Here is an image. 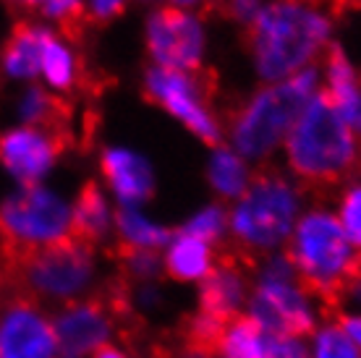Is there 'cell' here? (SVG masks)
<instances>
[{"mask_svg": "<svg viewBox=\"0 0 361 358\" xmlns=\"http://www.w3.org/2000/svg\"><path fill=\"white\" fill-rule=\"evenodd\" d=\"M330 24L298 0H278L254 18L249 27V50L259 76L267 81L290 79L307 66L322 42Z\"/></svg>", "mask_w": 361, "mask_h": 358, "instance_id": "cell-1", "label": "cell"}, {"mask_svg": "<svg viewBox=\"0 0 361 358\" xmlns=\"http://www.w3.org/2000/svg\"><path fill=\"white\" fill-rule=\"evenodd\" d=\"M296 272L301 293L341 304L348 280L361 269V251L351 249L343 225L327 212H312L293 230L283 254Z\"/></svg>", "mask_w": 361, "mask_h": 358, "instance_id": "cell-2", "label": "cell"}, {"mask_svg": "<svg viewBox=\"0 0 361 358\" xmlns=\"http://www.w3.org/2000/svg\"><path fill=\"white\" fill-rule=\"evenodd\" d=\"M286 149L293 173L314 188L341 183L359 165L351 128L325 92L312 97L307 110L290 128Z\"/></svg>", "mask_w": 361, "mask_h": 358, "instance_id": "cell-3", "label": "cell"}, {"mask_svg": "<svg viewBox=\"0 0 361 358\" xmlns=\"http://www.w3.org/2000/svg\"><path fill=\"white\" fill-rule=\"evenodd\" d=\"M90 246L63 235L58 241L18 251H0L8 285L29 298H71L92 280L94 261Z\"/></svg>", "mask_w": 361, "mask_h": 358, "instance_id": "cell-4", "label": "cell"}, {"mask_svg": "<svg viewBox=\"0 0 361 358\" xmlns=\"http://www.w3.org/2000/svg\"><path fill=\"white\" fill-rule=\"evenodd\" d=\"M296 209L298 199L296 191L288 186V180L280 175H270V173L257 175L252 186L241 194L231 215L235 257L226 254L223 259L233 261L235 267L238 261H246L252 267L257 251L272 249L288 235Z\"/></svg>", "mask_w": 361, "mask_h": 358, "instance_id": "cell-5", "label": "cell"}, {"mask_svg": "<svg viewBox=\"0 0 361 358\" xmlns=\"http://www.w3.org/2000/svg\"><path fill=\"white\" fill-rule=\"evenodd\" d=\"M317 90L314 71H298L296 76L262 90L233 121V144L244 157H264L290 134L301 113L307 110Z\"/></svg>", "mask_w": 361, "mask_h": 358, "instance_id": "cell-6", "label": "cell"}, {"mask_svg": "<svg viewBox=\"0 0 361 358\" xmlns=\"http://www.w3.org/2000/svg\"><path fill=\"white\" fill-rule=\"evenodd\" d=\"M71 209L61 197L39 186H24L0 204V251L58 241L68 235Z\"/></svg>", "mask_w": 361, "mask_h": 358, "instance_id": "cell-7", "label": "cell"}, {"mask_svg": "<svg viewBox=\"0 0 361 358\" xmlns=\"http://www.w3.org/2000/svg\"><path fill=\"white\" fill-rule=\"evenodd\" d=\"M53 324L35 298L11 290L0 296V358H53Z\"/></svg>", "mask_w": 361, "mask_h": 358, "instance_id": "cell-8", "label": "cell"}, {"mask_svg": "<svg viewBox=\"0 0 361 358\" xmlns=\"http://www.w3.org/2000/svg\"><path fill=\"white\" fill-rule=\"evenodd\" d=\"M204 92L207 87L186 71H171V68H152L147 73V94L149 99L160 102L173 116L183 121L191 131L204 139L207 144H217L220 128L204 108Z\"/></svg>", "mask_w": 361, "mask_h": 358, "instance_id": "cell-9", "label": "cell"}, {"mask_svg": "<svg viewBox=\"0 0 361 358\" xmlns=\"http://www.w3.org/2000/svg\"><path fill=\"white\" fill-rule=\"evenodd\" d=\"M149 53L160 68L171 71H194L202 61L204 32L199 21L180 8H160L147 24Z\"/></svg>", "mask_w": 361, "mask_h": 358, "instance_id": "cell-10", "label": "cell"}, {"mask_svg": "<svg viewBox=\"0 0 361 358\" xmlns=\"http://www.w3.org/2000/svg\"><path fill=\"white\" fill-rule=\"evenodd\" d=\"M249 314L262 324V330L270 338L298 340L317 332L304 293L293 283L259 280L249 301Z\"/></svg>", "mask_w": 361, "mask_h": 358, "instance_id": "cell-11", "label": "cell"}, {"mask_svg": "<svg viewBox=\"0 0 361 358\" xmlns=\"http://www.w3.org/2000/svg\"><path fill=\"white\" fill-rule=\"evenodd\" d=\"M50 324L55 335V350L63 358H82L94 353L97 348L108 345L113 332V316L97 293L87 301L68 304Z\"/></svg>", "mask_w": 361, "mask_h": 358, "instance_id": "cell-12", "label": "cell"}, {"mask_svg": "<svg viewBox=\"0 0 361 358\" xmlns=\"http://www.w3.org/2000/svg\"><path fill=\"white\" fill-rule=\"evenodd\" d=\"M66 144H68L66 136L50 134L42 128H32V125L16 128L0 136V162L24 186H35L53 168Z\"/></svg>", "mask_w": 361, "mask_h": 358, "instance_id": "cell-13", "label": "cell"}, {"mask_svg": "<svg viewBox=\"0 0 361 358\" xmlns=\"http://www.w3.org/2000/svg\"><path fill=\"white\" fill-rule=\"evenodd\" d=\"M246 301V285L241 269L233 261L223 259L220 267H212L202 278L199 285V306L197 311L220 322H231L238 316V309Z\"/></svg>", "mask_w": 361, "mask_h": 358, "instance_id": "cell-14", "label": "cell"}, {"mask_svg": "<svg viewBox=\"0 0 361 358\" xmlns=\"http://www.w3.org/2000/svg\"><path fill=\"white\" fill-rule=\"evenodd\" d=\"M102 173L110 188L126 206L139 204L152 194V171L139 154L126 149H108L102 154Z\"/></svg>", "mask_w": 361, "mask_h": 358, "instance_id": "cell-15", "label": "cell"}, {"mask_svg": "<svg viewBox=\"0 0 361 358\" xmlns=\"http://www.w3.org/2000/svg\"><path fill=\"white\" fill-rule=\"evenodd\" d=\"M110 225V212L108 202L102 197V191L97 188L94 180L84 183L79 191V199L71 209V225H68V235L82 241L84 246L94 249L105 233H108Z\"/></svg>", "mask_w": 361, "mask_h": 358, "instance_id": "cell-16", "label": "cell"}, {"mask_svg": "<svg viewBox=\"0 0 361 358\" xmlns=\"http://www.w3.org/2000/svg\"><path fill=\"white\" fill-rule=\"evenodd\" d=\"M42 37L45 29L16 24L11 39L6 42L3 53V68L13 79H32L39 73V55H42Z\"/></svg>", "mask_w": 361, "mask_h": 358, "instance_id": "cell-17", "label": "cell"}, {"mask_svg": "<svg viewBox=\"0 0 361 358\" xmlns=\"http://www.w3.org/2000/svg\"><path fill=\"white\" fill-rule=\"evenodd\" d=\"M264 342L267 332L262 330V324L252 314H238L228 322L217 358H264Z\"/></svg>", "mask_w": 361, "mask_h": 358, "instance_id": "cell-18", "label": "cell"}, {"mask_svg": "<svg viewBox=\"0 0 361 358\" xmlns=\"http://www.w3.org/2000/svg\"><path fill=\"white\" fill-rule=\"evenodd\" d=\"M21 118L32 128H42L68 139V105L37 87L29 90L21 99Z\"/></svg>", "mask_w": 361, "mask_h": 358, "instance_id": "cell-19", "label": "cell"}, {"mask_svg": "<svg viewBox=\"0 0 361 358\" xmlns=\"http://www.w3.org/2000/svg\"><path fill=\"white\" fill-rule=\"evenodd\" d=\"M165 269L173 280H202L209 269V249L207 243L197 241L191 235H176L168 257H165Z\"/></svg>", "mask_w": 361, "mask_h": 358, "instance_id": "cell-20", "label": "cell"}, {"mask_svg": "<svg viewBox=\"0 0 361 358\" xmlns=\"http://www.w3.org/2000/svg\"><path fill=\"white\" fill-rule=\"evenodd\" d=\"M116 225H118V235L121 241L134 243V246H145V249H157V246H165V243L173 241V233L168 228H160V225H152L149 220L139 215L131 206H118L116 212Z\"/></svg>", "mask_w": 361, "mask_h": 358, "instance_id": "cell-21", "label": "cell"}, {"mask_svg": "<svg viewBox=\"0 0 361 358\" xmlns=\"http://www.w3.org/2000/svg\"><path fill=\"white\" fill-rule=\"evenodd\" d=\"M327 81H330V87L325 94L330 97L335 110H343L359 90V79H356V71L351 68L348 58L338 45H333L327 53Z\"/></svg>", "mask_w": 361, "mask_h": 358, "instance_id": "cell-22", "label": "cell"}, {"mask_svg": "<svg viewBox=\"0 0 361 358\" xmlns=\"http://www.w3.org/2000/svg\"><path fill=\"white\" fill-rule=\"evenodd\" d=\"M209 180L223 197H241L246 191L249 173H246L238 154L228 152V149H217L212 154V162H209Z\"/></svg>", "mask_w": 361, "mask_h": 358, "instance_id": "cell-23", "label": "cell"}, {"mask_svg": "<svg viewBox=\"0 0 361 358\" xmlns=\"http://www.w3.org/2000/svg\"><path fill=\"white\" fill-rule=\"evenodd\" d=\"M39 71L45 73L47 81L53 84L55 90H68L73 84V58L50 32L42 37V55H39Z\"/></svg>", "mask_w": 361, "mask_h": 358, "instance_id": "cell-24", "label": "cell"}, {"mask_svg": "<svg viewBox=\"0 0 361 358\" xmlns=\"http://www.w3.org/2000/svg\"><path fill=\"white\" fill-rule=\"evenodd\" d=\"M113 259L121 264V272L126 280H149L160 272V254L157 251L126 241H118L113 246Z\"/></svg>", "mask_w": 361, "mask_h": 358, "instance_id": "cell-25", "label": "cell"}, {"mask_svg": "<svg viewBox=\"0 0 361 358\" xmlns=\"http://www.w3.org/2000/svg\"><path fill=\"white\" fill-rule=\"evenodd\" d=\"M223 230H226V212L220 206H207L197 217H191L178 233L191 235V238H197L202 243H212L223 238Z\"/></svg>", "mask_w": 361, "mask_h": 358, "instance_id": "cell-26", "label": "cell"}, {"mask_svg": "<svg viewBox=\"0 0 361 358\" xmlns=\"http://www.w3.org/2000/svg\"><path fill=\"white\" fill-rule=\"evenodd\" d=\"M314 358H359V350L348 340V335L338 327H327L317 335Z\"/></svg>", "mask_w": 361, "mask_h": 358, "instance_id": "cell-27", "label": "cell"}, {"mask_svg": "<svg viewBox=\"0 0 361 358\" xmlns=\"http://www.w3.org/2000/svg\"><path fill=\"white\" fill-rule=\"evenodd\" d=\"M45 13L55 18L66 35L76 37L84 24V6L82 0H47Z\"/></svg>", "mask_w": 361, "mask_h": 358, "instance_id": "cell-28", "label": "cell"}, {"mask_svg": "<svg viewBox=\"0 0 361 358\" xmlns=\"http://www.w3.org/2000/svg\"><path fill=\"white\" fill-rule=\"evenodd\" d=\"M341 217H343V223L341 225H343L348 241L361 251V186H353L343 197Z\"/></svg>", "mask_w": 361, "mask_h": 358, "instance_id": "cell-29", "label": "cell"}, {"mask_svg": "<svg viewBox=\"0 0 361 358\" xmlns=\"http://www.w3.org/2000/svg\"><path fill=\"white\" fill-rule=\"evenodd\" d=\"M264 358H309V353L298 340L270 338V335H267V342H264Z\"/></svg>", "mask_w": 361, "mask_h": 358, "instance_id": "cell-30", "label": "cell"}, {"mask_svg": "<svg viewBox=\"0 0 361 358\" xmlns=\"http://www.w3.org/2000/svg\"><path fill=\"white\" fill-rule=\"evenodd\" d=\"M262 0H223V8L231 18L241 21V24H254V18L262 13L259 8Z\"/></svg>", "mask_w": 361, "mask_h": 358, "instance_id": "cell-31", "label": "cell"}, {"mask_svg": "<svg viewBox=\"0 0 361 358\" xmlns=\"http://www.w3.org/2000/svg\"><path fill=\"white\" fill-rule=\"evenodd\" d=\"M123 3H126V0H92L90 13L94 21L105 24V21H110V18L118 16V13L123 11Z\"/></svg>", "mask_w": 361, "mask_h": 358, "instance_id": "cell-32", "label": "cell"}, {"mask_svg": "<svg viewBox=\"0 0 361 358\" xmlns=\"http://www.w3.org/2000/svg\"><path fill=\"white\" fill-rule=\"evenodd\" d=\"M338 113H341V118L345 121V125L351 128V134L361 136V81H359V90H356L353 99L343 110H338Z\"/></svg>", "mask_w": 361, "mask_h": 358, "instance_id": "cell-33", "label": "cell"}, {"mask_svg": "<svg viewBox=\"0 0 361 358\" xmlns=\"http://www.w3.org/2000/svg\"><path fill=\"white\" fill-rule=\"evenodd\" d=\"M338 330L348 335V340L361 348V316H348V314H338Z\"/></svg>", "mask_w": 361, "mask_h": 358, "instance_id": "cell-34", "label": "cell"}, {"mask_svg": "<svg viewBox=\"0 0 361 358\" xmlns=\"http://www.w3.org/2000/svg\"><path fill=\"white\" fill-rule=\"evenodd\" d=\"M154 358H202V356H197V353H191V350H186L183 345H180V348H160V350H154Z\"/></svg>", "mask_w": 361, "mask_h": 358, "instance_id": "cell-35", "label": "cell"}, {"mask_svg": "<svg viewBox=\"0 0 361 358\" xmlns=\"http://www.w3.org/2000/svg\"><path fill=\"white\" fill-rule=\"evenodd\" d=\"M92 358H126V356H123L118 348H113V345H102V348L94 350V356Z\"/></svg>", "mask_w": 361, "mask_h": 358, "instance_id": "cell-36", "label": "cell"}, {"mask_svg": "<svg viewBox=\"0 0 361 358\" xmlns=\"http://www.w3.org/2000/svg\"><path fill=\"white\" fill-rule=\"evenodd\" d=\"M8 3H24V6H37V3H47V0H8Z\"/></svg>", "mask_w": 361, "mask_h": 358, "instance_id": "cell-37", "label": "cell"}, {"mask_svg": "<svg viewBox=\"0 0 361 358\" xmlns=\"http://www.w3.org/2000/svg\"><path fill=\"white\" fill-rule=\"evenodd\" d=\"M176 6H194V3H202V0H173Z\"/></svg>", "mask_w": 361, "mask_h": 358, "instance_id": "cell-38", "label": "cell"}]
</instances>
